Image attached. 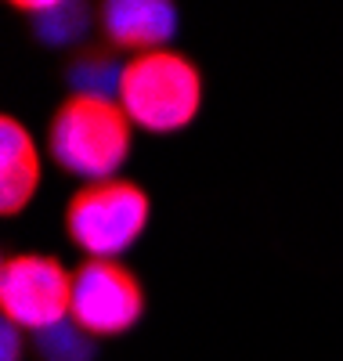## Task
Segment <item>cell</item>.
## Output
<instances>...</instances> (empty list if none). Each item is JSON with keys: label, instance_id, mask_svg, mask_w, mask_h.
Returning a JSON list of instances; mask_svg holds the SVG:
<instances>
[{"label": "cell", "instance_id": "8992f818", "mask_svg": "<svg viewBox=\"0 0 343 361\" xmlns=\"http://www.w3.org/2000/svg\"><path fill=\"white\" fill-rule=\"evenodd\" d=\"M102 33L119 51H163L177 37V8L170 0H109L98 8Z\"/></svg>", "mask_w": 343, "mask_h": 361}, {"label": "cell", "instance_id": "ba28073f", "mask_svg": "<svg viewBox=\"0 0 343 361\" xmlns=\"http://www.w3.org/2000/svg\"><path fill=\"white\" fill-rule=\"evenodd\" d=\"M0 350H4V361H22L25 354V343H22V329L4 322V329H0Z\"/></svg>", "mask_w": 343, "mask_h": 361}, {"label": "cell", "instance_id": "6da1fadb", "mask_svg": "<svg viewBox=\"0 0 343 361\" xmlns=\"http://www.w3.org/2000/svg\"><path fill=\"white\" fill-rule=\"evenodd\" d=\"M131 145H134V123L116 98L73 90L51 112L47 152L66 173L83 177L87 185L116 177L131 156Z\"/></svg>", "mask_w": 343, "mask_h": 361}, {"label": "cell", "instance_id": "277c9868", "mask_svg": "<svg viewBox=\"0 0 343 361\" xmlns=\"http://www.w3.org/2000/svg\"><path fill=\"white\" fill-rule=\"evenodd\" d=\"M0 314L22 333H51L73 314V271L51 253H11L0 264Z\"/></svg>", "mask_w": 343, "mask_h": 361}, {"label": "cell", "instance_id": "52a82bcc", "mask_svg": "<svg viewBox=\"0 0 343 361\" xmlns=\"http://www.w3.org/2000/svg\"><path fill=\"white\" fill-rule=\"evenodd\" d=\"M40 188V148L15 116L0 119V214L15 217Z\"/></svg>", "mask_w": 343, "mask_h": 361}, {"label": "cell", "instance_id": "7a4b0ae2", "mask_svg": "<svg viewBox=\"0 0 343 361\" xmlns=\"http://www.w3.org/2000/svg\"><path fill=\"white\" fill-rule=\"evenodd\" d=\"M116 102L148 134H177L203 112V73L174 47L131 54L116 80Z\"/></svg>", "mask_w": 343, "mask_h": 361}, {"label": "cell", "instance_id": "5b68a950", "mask_svg": "<svg viewBox=\"0 0 343 361\" xmlns=\"http://www.w3.org/2000/svg\"><path fill=\"white\" fill-rule=\"evenodd\" d=\"M145 318V286L119 260L73 267V329L83 336H123Z\"/></svg>", "mask_w": 343, "mask_h": 361}, {"label": "cell", "instance_id": "3957f363", "mask_svg": "<svg viewBox=\"0 0 343 361\" xmlns=\"http://www.w3.org/2000/svg\"><path fill=\"white\" fill-rule=\"evenodd\" d=\"M148 217L152 199L138 180H90L66 202V235L87 260H119L145 235Z\"/></svg>", "mask_w": 343, "mask_h": 361}]
</instances>
